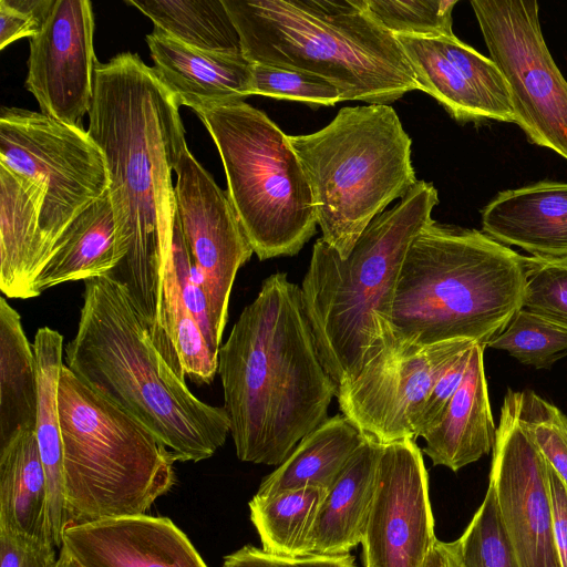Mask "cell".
Returning <instances> with one entry per match:
<instances>
[{
    "mask_svg": "<svg viewBox=\"0 0 567 567\" xmlns=\"http://www.w3.org/2000/svg\"><path fill=\"white\" fill-rule=\"evenodd\" d=\"M473 347L463 351L433 385L416 422L415 437H423L439 423L464 378Z\"/></svg>",
    "mask_w": 567,
    "mask_h": 567,
    "instance_id": "cell-40",
    "label": "cell"
},
{
    "mask_svg": "<svg viewBox=\"0 0 567 567\" xmlns=\"http://www.w3.org/2000/svg\"><path fill=\"white\" fill-rule=\"evenodd\" d=\"M548 483L556 545L561 567H567V484L550 465Z\"/></svg>",
    "mask_w": 567,
    "mask_h": 567,
    "instance_id": "cell-43",
    "label": "cell"
},
{
    "mask_svg": "<svg viewBox=\"0 0 567 567\" xmlns=\"http://www.w3.org/2000/svg\"><path fill=\"white\" fill-rule=\"evenodd\" d=\"M175 212L192 259L204 279L209 313L221 344L236 275L254 254L228 196L186 147L175 167Z\"/></svg>",
    "mask_w": 567,
    "mask_h": 567,
    "instance_id": "cell-13",
    "label": "cell"
},
{
    "mask_svg": "<svg viewBox=\"0 0 567 567\" xmlns=\"http://www.w3.org/2000/svg\"><path fill=\"white\" fill-rule=\"evenodd\" d=\"M371 14L393 35H452L455 0H365Z\"/></svg>",
    "mask_w": 567,
    "mask_h": 567,
    "instance_id": "cell-35",
    "label": "cell"
},
{
    "mask_svg": "<svg viewBox=\"0 0 567 567\" xmlns=\"http://www.w3.org/2000/svg\"><path fill=\"white\" fill-rule=\"evenodd\" d=\"M165 326L176 348L186 377L197 384H209L218 370V358L210 351L202 329L186 306L169 254L163 275Z\"/></svg>",
    "mask_w": 567,
    "mask_h": 567,
    "instance_id": "cell-31",
    "label": "cell"
},
{
    "mask_svg": "<svg viewBox=\"0 0 567 567\" xmlns=\"http://www.w3.org/2000/svg\"><path fill=\"white\" fill-rule=\"evenodd\" d=\"M54 567H82L64 547L60 548L58 560Z\"/></svg>",
    "mask_w": 567,
    "mask_h": 567,
    "instance_id": "cell-45",
    "label": "cell"
},
{
    "mask_svg": "<svg viewBox=\"0 0 567 567\" xmlns=\"http://www.w3.org/2000/svg\"><path fill=\"white\" fill-rule=\"evenodd\" d=\"M64 364L146 427L179 462L209 458L230 433L226 410L199 400L183 368L156 347L127 287L112 275L84 281Z\"/></svg>",
    "mask_w": 567,
    "mask_h": 567,
    "instance_id": "cell-3",
    "label": "cell"
},
{
    "mask_svg": "<svg viewBox=\"0 0 567 567\" xmlns=\"http://www.w3.org/2000/svg\"><path fill=\"white\" fill-rule=\"evenodd\" d=\"M93 33L90 1L55 0L42 30L30 39L27 90L41 113L79 127L93 99Z\"/></svg>",
    "mask_w": 567,
    "mask_h": 567,
    "instance_id": "cell-16",
    "label": "cell"
},
{
    "mask_svg": "<svg viewBox=\"0 0 567 567\" xmlns=\"http://www.w3.org/2000/svg\"><path fill=\"white\" fill-rule=\"evenodd\" d=\"M439 567H463L458 557L456 542L437 540Z\"/></svg>",
    "mask_w": 567,
    "mask_h": 567,
    "instance_id": "cell-44",
    "label": "cell"
},
{
    "mask_svg": "<svg viewBox=\"0 0 567 567\" xmlns=\"http://www.w3.org/2000/svg\"><path fill=\"white\" fill-rule=\"evenodd\" d=\"M220 155L227 193L260 260L297 255L318 226L310 184L286 135L245 101L195 111Z\"/></svg>",
    "mask_w": 567,
    "mask_h": 567,
    "instance_id": "cell-9",
    "label": "cell"
},
{
    "mask_svg": "<svg viewBox=\"0 0 567 567\" xmlns=\"http://www.w3.org/2000/svg\"><path fill=\"white\" fill-rule=\"evenodd\" d=\"M486 347L505 350L536 369H549L567 354V331L520 308Z\"/></svg>",
    "mask_w": 567,
    "mask_h": 567,
    "instance_id": "cell-32",
    "label": "cell"
},
{
    "mask_svg": "<svg viewBox=\"0 0 567 567\" xmlns=\"http://www.w3.org/2000/svg\"><path fill=\"white\" fill-rule=\"evenodd\" d=\"M395 38L419 90L434 97L454 120L514 123L507 82L489 58L454 34Z\"/></svg>",
    "mask_w": 567,
    "mask_h": 567,
    "instance_id": "cell-17",
    "label": "cell"
},
{
    "mask_svg": "<svg viewBox=\"0 0 567 567\" xmlns=\"http://www.w3.org/2000/svg\"><path fill=\"white\" fill-rule=\"evenodd\" d=\"M548 466L504 401L489 484L495 489L518 567H561L553 525Z\"/></svg>",
    "mask_w": 567,
    "mask_h": 567,
    "instance_id": "cell-15",
    "label": "cell"
},
{
    "mask_svg": "<svg viewBox=\"0 0 567 567\" xmlns=\"http://www.w3.org/2000/svg\"><path fill=\"white\" fill-rule=\"evenodd\" d=\"M223 567H355V565L350 554L289 558L247 545L226 556Z\"/></svg>",
    "mask_w": 567,
    "mask_h": 567,
    "instance_id": "cell-41",
    "label": "cell"
},
{
    "mask_svg": "<svg viewBox=\"0 0 567 567\" xmlns=\"http://www.w3.org/2000/svg\"><path fill=\"white\" fill-rule=\"evenodd\" d=\"M382 445L365 435L364 442L327 492L308 535L305 556L349 554L362 543L373 503Z\"/></svg>",
    "mask_w": 567,
    "mask_h": 567,
    "instance_id": "cell-21",
    "label": "cell"
},
{
    "mask_svg": "<svg viewBox=\"0 0 567 567\" xmlns=\"http://www.w3.org/2000/svg\"><path fill=\"white\" fill-rule=\"evenodd\" d=\"M125 2L148 17L155 30L187 47L209 52H241L238 32L223 0H125Z\"/></svg>",
    "mask_w": 567,
    "mask_h": 567,
    "instance_id": "cell-29",
    "label": "cell"
},
{
    "mask_svg": "<svg viewBox=\"0 0 567 567\" xmlns=\"http://www.w3.org/2000/svg\"><path fill=\"white\" fill-rule=\"evenodd\" d=\"M39 382L33 347L21 317L0 299V449L24 431H35Z\"/></svg>",
    "mask_w": 567,
    "mask_h": 567,
    "instance_id": "cell-28",
    "label": "cell"
},
{
    "mask_svg": "<svg viewBox=\"0 0 567 567\" xmlns=\"http://www.w3.org/2000/svg\"><path fill=\"white\" fill-rule=\"evenodd\" d=\"M522 308L567 331V258L525 257Z\"/></svg>",
    "mask_w": 567,
    "mask_h": 567,
    "instance_id": "cell-36",
    "label": "cell"
},
{
    "mask_svg": "<svg viewBox=\"0 0 567 567\" xmlns=\"http://www.w3.org/2000/svg\"><path fill=\"white\" fill-rule=\"evenodd\" d=\"M327 489L306 487L272 495H258L249 502L250 520L266 553L297 558L305 556L308 535Z\"/></svg>",
    "mask_w": 567,
    "mask_h": 567,
    "instance_id": "cell-30",
    "label": "cell"
},
{
    "mask_svg": "<svg viewBox=\"0 0 567 567\" xmlns=\"http://www.w3.org/2000/svg\"><path fill=\"white\" fill-rule=\"evenodd\" d=\"M251 63L317 75L342 101L389 104L419 90L395 35L365 0H223Z\"/></svg>",
    "mask_w": 567,
    "mask_h": 567,
    "instance_id": "cell-5",
    "label": "cell"
},
{
    "mask_svg": "<svg viewBox=\"0 0 567 567\" xmlns=\"http://www.w3.org/2000/svg\"><path fill=\"white\" fill-rule=\"evenodd\" d=\"M224 409L237 457L280 465L328 419L338 392L286 272L267 277L218 350Z\"/></svg>",
    "mask_w": 567,
    "mask_h": 567,
    "instance_id": "cell-2",
    "label": "cell"
},
{
    "mask_svg": "<svg viewBox=\"0 0 567 567\" xmlns=\"http://www.w3.org/2000/svg\"><path fill=\"white\" fill-rule=\"evenodd\" d=\"M525 256L475 229L433 220L404 257L391 310L393 343L483 346L522 308Z\"/></svg>",
    "mask_w": 567,
    "mask_h": 567,
    "instance_id": "cell-6",
    "label": "cell"
},
{
    "mask_svg": "<svg viewBox=\"0 0 567 567\" xmlns=\"http://www.w3.org/2000/svg\"><path fill=\"white\" fill-rule=\"evenodd\" d=\"M288 138L310 184L321 239L342 259L417 182L412 140L388 104L342 107L321 130Z\"/></svg>",
    "mask_w": 567,
    "mask_h": 567,
    "instance_id": "cell-8",
    "label": "cell"
},
{
    "mask_svg": "<svg viewBox=\"0 0 567 567\" xmlns=\"http://www.w3.org/2000/svg\"><path fill=\"white\" fill-rule=\"evenodd\" d=\"M364 440L365 435L343 414L328 417L265 477L256 494L267 496L306 487L329 491Z\"/></svg>",
    "mask_w": 567,
    "mask_h": 567,
    "instance_id": "cell-27",
    "label": "cell"
},
{
    "mask_svg": "<svg viewBox=\"0 0 567 567\" xmlns=\"http://www.w3.org/2000/svg\"><path fill=\"white\" fill-rule=\"evenodd\" d=\"M251 95L331 106L341 102L330 82L302 71L252 63Z\"/></svg>",
    "mask_w": 567,
    "mask_h": 567,
    "instance_id": "cell-37",
    "label": "cell"
},
{
    "mask_svg": "<svg viewBox=\"0 0 567 567\" xmlns=\"http://www.w3.org/2000/svg\"><path fill=\"white\" fill-rule=\"evenodd\" d=\"M504 401L539 452L567 484V416L530 390L508 389Z\"/></svg>",
    "mask_w": 567,
    "mask_h": 567,
    "instance_id": "cell-33",
    "label": "cell"
},
{
    "mask_svg": "<svg viewBox=\"0 0 567 567\" xmlns=\"http://www.w3.org/2000/svg\"><path fill=\"white\" fill-rule=\"evenodd\" d=\"M483 233L534 257L567 258V183L539 182L498 193L482 210Z\"/></svg>",
    "mask_w": 567,
    "mask_h": 567,
    "instance_id": "cell-20",
    "label": "cell"
},
{
    "mask_svg": "<svg viewBox=\"0 0 567 567\" xmlns=\"http://www.w3.org/2000/svg\"><path fill=\"white\" fill-rule=\"evenodd\" d=\"M472 340L431 346L394 342L357 378L338 386L343 414L362 434L389 444L415 437V425L433 385Z\"/></svg>",
    "mask_w": 567,
    "mask_h": 567,
    "instance_id": "cell-12",
    "label": "cell"
},
{
    "mask_svg": "<svg viewBox=\"0 0 567 567\" xmlns=\"http://www.w3.org/2000/svg\"><path fill=\"white\" fill-rule=\"evenodd\" d=\"M54 545L0 529V567H54Z\"/></svg>",
    "mask_w": 567,
    "mask_h": 567,
    "instance_id": "cell-42",
    "label": "cell"
},
{
    "mask_svg": "<svg viewBox=\"0 0 567 567\" xmlns=\"http://www.w3.org/2000/svg\"><path fill=\"white\" fill-rule=\"evenodd\" d=\"M437 203L433 184L417 181L370 223L346 259L321 238L315 243L301 296L319 358L338 386L392 347L400 270L413 239L434 220Z\"/></svg>",
    "mask_w": 567,
    "mask_h": 567,
    "instance_id": "cell-4",
    "label": "cell"
},
{
    "mask_svg": "<svg viewBox=\"0 0 567 567\" xmlns=\"http://www.w3.org/2000/svg\"><path fill=\"white\" fill-rule=\"evenodd\" d=\"M171 257L186 306L197 320L210 351L218 358L220 343L217 340L205 290L192 280V259L175 212L171 245Z\"/></svg>",
    "mask_w": 567,
    "mask_h": 567,
    "instance_id": "cell-38",
    "label": "cell"
},
{
    "mask_svg": "<svg viewBox=\"0 0 567 567\" xmlns=\"http://www.w3.org/2000/svg\"><path fill=\"white\" fill-rule=\"evenodd\" d=\"M436 542L420 447L411 437L383 444L361 543L365 567H422Z\"/></svg>",
    "mask_w": 567,
    "mask_h": 567,
    "instance_id": "cell-14",
    "label": "cell"
},
{
    "mask_svg": "<svg viewBox=\"0 0 567 567\" xmlns=\"http://www.w3.org/2000/svg\"><path fill=\"white\" fill-rule=\"evenodd\" d=\"M146 42L154 73L179 106L195 112L251 95L252 63L241 52L197 50L155 29Z\"/></svg>",
    "mask_w": 567,
    "mask_h": 567,
    "instance_id": "cell-19",
    "label": "cell"
},
{
    "mask_svg": "<svg viewBox=\"0 0 567 567\" xmlns=\"http://www.w3.org/2000/svg\"><path fill=\"white\" fill-rule=\"evenodd\" d=\"M40 195L0 166V289L9 298H33L45 264Z\"/></svg>",
    "mask_w": 567,
    "mask_h": 567,
    "instance_id": "cell-23",
    "label": "cell"
},
{
    "mask_svg": "<svg viewBox=\"0 0 567 567\" xmlns=\"http://www.w3.org/2000/svg\"><path fill=\"white\" fill-rule=\"evenodd\" d=\"M58 410L68 525L145 514L174 485L173 454L65 364Z\"/></svg>",
    "mask_w": 567,
    "mask_h": 567,
    "instance_id": "cell-7",
    "label": "cell"
},
{
    "mask_svg": "<svg viewBox=\"0 0 567 567\" xmlns=\"http://www.w3.org/2000/svg\"><path fill=\"white\" fill-rule=\"evenodd\" d=\"M55 0H0V49L42 30Z\"/></svg>",
    "mask_w": 567,
    "mask_h": 567,
    "instance_id": "cell-39",
    "label": "cell"
},
{
    "mask_svg": "<svg viewBox=\"0 0 567 567\" xmlns=\"http://www.w3.org/2000/svg\"><path fill=\"white\" fill-rule=\"evenodd\" d=\"M123 259L106 190L62 235L33 282V296L64 282L113 275Z\"/></svg>",
    "mask_w": 567,
    "mask_h": 567,
    "instance_id": "cell-24",
    "label": "cell"
},
{
    "mask_svg": "<svg viewBox=\"0 0 567 567\" xmlns=\"http://www.w3.org/2000/svg\"><path fill=\"white\" fill-rule=\"evenodd\" d=\"M485 346L474 344L464 378L439 423L423 439L433 465L453 472L493 451L496 436L484 371Z\"/></svg>",
    "mask_w": 567,
    "mask_h": 567,
    "instance_id": "cell-22",
    "label": "cell"
},
{
    "mask_svg": "<svg viewBox=\"0 0 567 567\" xmlns=\"http://www.w3.org/2000/svg\"><path fill=\"white\" fill-rule=\"evenodd\" d=\"M0 166L41 196L45 264L74 219L110 186L104 155L87 131L20 107L1 109Z\"/></svg>",
    "mask_w": 567,
    "mask_h": 567,
    "instance_id": "cell-10",
    "label": "cell"
},
{
    "mask_svg": "<svg viewBox=\"0 0 567 567\" xmlns=\"http://www.w3.org/2000/svg\"><path fill=\"white\" fill-rule=\"evenodd\" d=\"M422 567H439V554L436 544Z\"/></svg>",
    "mask_w": 567,
    "mask_h": 567,
    "instance_id": "cell-46",
    "label": "cell"
},
{
    "mask_svg": "<svg viewBox=\"0 0 567 567\" xmlns=\"http://www.w3.org/2000/svg\"><path fill=\"white\" fill-rule=\"evenodd\" d=\"M489 59L507 82L514 123L567 159V80L543 37L536 0H472Z\"/></svg>",
    "mask_w": 567,
    "mask_h": 567,
    "instance_id": "cell-11",
    "label": "cell"
},
{
    "mask_svg": "<svg viewBox=\"0 0 567 567\" xmlns=\"http://www.w3.org/2000/svg\"><path fill=\"white\" fill-rule=\"evenodd\" d=\"M87 133L101 148L124 259L115 278L126 285L156 347H175L163 307L175 195L172 172L187 147L179 105L138 55L123 52L96 63Z\"/></svg>",
    "mask_w": 567,
    "mask_h": 567,
    "instance_id": "cell-1",
    "label": "cell"
},
{
    "mask_svg": "<svg viewBox=\"0 0 567 567\" xmlns=\"http://www.w3.org/2000/svg\"><path fill=\"white\" fill-rule=\"evenodd\" d=\"M0 529L53 543L35 431H24L0 449Z\"/></svg>",
    "mask_w": 567,
    "mask_h": 567,
    "instance_id": "cell-25",
    "label": "cell"
},
{
    "mask_svg": "<svg viewBox=\"0 0 567 567\" xmlns=\"http://www.w3.org/2000/svg\"><path fill=\"white\" fill-rule=\"evenodd\" d=\"M455 542L463 567H518L492 484H488L484 501L468 526Z\"/></svg>",
    "mask_w": 567,
    "mask_h": 567,
    "instance_id": "cell-34",
    "label": "cell"
},
{
    "mask_svg": "<svg viewBox=\"0 0 567 567\" xmlns=\"http://www.w3.org/2000/svg\"><path fill=\"white\" fill-rule=\"evenodd\" d=\"M62 547L82 567H207L169 518L146 514L70 524Z\"/></svg>",
    "mask_w": 567,
    "mask_h": 567,
    "instance_id": "cell-18",
    "label": "cell"
},
{
    "mask_svg": "<svg viewBox=\"0 0 567 567\" xmlns=\"http://www.w3.org/2000/svg\"><path fill=\"white\" fill-rule=\"evenodd\" d=\"M38 370L39 409L35 427L39 452L47 476L49 518L55 547H62L68 526L64 495L63 446L58 410V389L63 362V336L40 328L32 344Z\"/></svg>",
    "mask_w": 567,
    "mask_h": 567,
    "instance_id": "cell-26",
    "label": "cell"
}]
</instances>
